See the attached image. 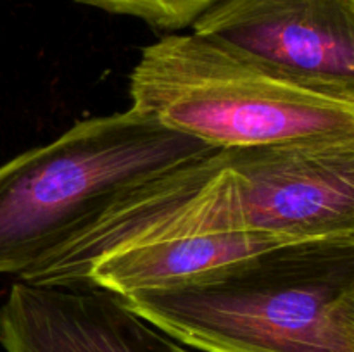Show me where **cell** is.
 Wrapping results in <instances>:
<instances>
[{
	"label": "cell",
	"instance_id": "cell-9",
	"mask_svg": "<svg viewBox=\"0 0 354 352\" xmlns=\"http://www.w3.org/2000/svg\"><path fill=\"white\" fill-rule=\"evenodd\" d=\"M116 16L133 17L159 31L185 30L216 0H75Z\"/></svg>",
	"mask_w": 354,
	"mask_h": 352
},
{
	"label": "cell",
	"instance_id": "cell-4",
	"mask_svg": "<svg viewBox=\"0 0 354 352\" xmlns=\"http://www.w3.org/2000/svg\"><path fill=\"white\" fill-rule=\"evenodd\" d=\"M241 230L245 228L237 176L227 152L214 150L128 188L19 280L31 285L82 286L90 266L116 252Z\"/></svg>",
	"mask_w": 354,
	"mask_h": 352
},
{
	"label": "cell",
	"instance_id": "cell-6",
	"mask_svg": "<svg viewBox=\"0 0 354 352\" xmlns=\"http://www.w3.org/2000/svg\"><path fill=\"white\" fill-rule=\"evenodd\" d=\"M190 28L294 75L354 85V0H216Z\"/></svg>",
	"mask_w": 354,
	"mask_h": 352
},
{
	"label": "cell",
	"instance_id": "cell-2",
	"mask_svg": "<svg viewBox=\"0 0 354 352\" xmlns=\"http://www.w3.org/2000/svg\"><path fill=\"white\" fill-rule=\"evenodd\" d=\"M135 113L209 147L354 133V85L306 78L196 33H168L130 75Z\"/></svg>",
	"mask_w": 354,
	"mask_h": 352
},
{
	"label": "cell",
	"instance_id": "cell-1",
	"mask_svg": "<svg viewBox=\"0 0 354 352\" xmlns=\"http://www.w3.org/2000/svg\"><path fill=\"white\" fill-rule=\"evenodd\" d=\"M121 300L199 352H354V235L279 244Z\"/></svg>",
	"mask_w": 354,
	"mask_h": 352
},
{
	"label": "cell",
	"instance_id": "cell-3",
	"mask_svg": "<svg viewBox=\"0 0 354 352\" xmlns=\"http://www.w3.org/2000/svg\"><path fill=\"white\" fill-rule=\"evenodd\" d=\"M214 150L128 109L16 155L0 166V275H23L128 188Z\"/></svg>",
	"mask_w": 354,
	"mask_h": 352
},
{
	"label": "cell",
	"instance_id": "cell-5",
	"mask_svg": "<svg viewBox=\"0 0 354 352\" xmlns=\"http://www.w3.org/2000/svg\"><path fill=\"white\" fill-rule=\"evenodd\" d=\"M223 150L248 231L289 242L354 235V133Z\"/></svg>",
	"mask_w": 354,
	"mask_h": 352
},
{
	"label": "cell",
	"instance_id": "cell-8",
	"mask_svg": "<svg viewBox=\"0 0 354 352\" xmlns=\"http://www.w3.org/2000/svg\"><path fill=\"white\" fill-rule=\"evenodd\" d=\"M287 242L272 235L241 230L140 245L93 262L83 276L82 286L102 289L120 297L135 290L161 289Z\"/></svg>",
	"mask_w": 354,
	"mask_h": 352
},
{
	"label": "cell",
	"instance_id": "cell-7",
	"mask_svg": "<svg viewBox=\"0 0 354 352\" xmlns=\"http://www.w3.org/2000/svg\"><path fill=\"white\" fill-rule=\"evenodd\" d=\"M6 352H194L92 286L16 282L0 304Z\"/></svg>",
	"mask_w": 354,
	"mask_h": 352
}]
</instances>
